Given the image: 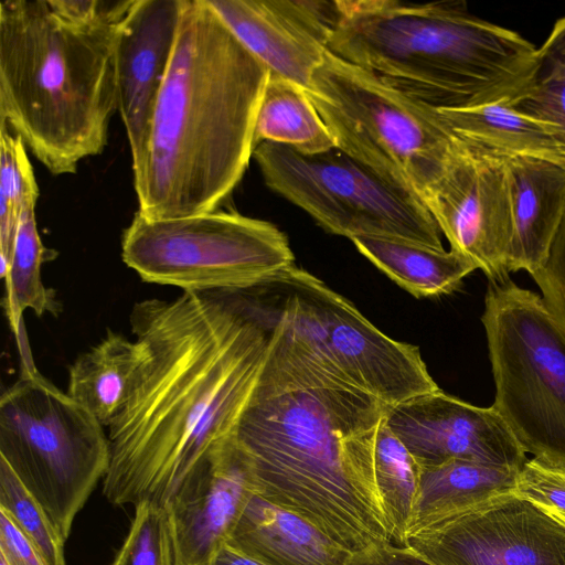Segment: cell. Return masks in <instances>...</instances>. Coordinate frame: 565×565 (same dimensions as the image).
I'll list each match as a JSON object with an SVG mask.
<instances>
[{
    "label": "cell",
    "instance_id": "7a4b0ae2",
    "mask_svg": "<svg viewBox=\"0 0 565 565\" xmlns=\"http://www.w3.org/2000/svg\"><path fill=\"white\" fill-rule=\"evenodd\" d=\"M264 365L233 437L256 493L352 554L392 543L374 476L387 406L301 348L271 315Z\"/></svg>",
    "mask_w": 565,
    "mask_h": 565
},
{
    "label": "cell",
    "instance_id": "484cf974",
    "mask_svg": "<svg viewBox=\"0 0 565 565\" xmlns=\"http://www.w3.org/2000/svg\"><path fill=\"white\" fill-rule=\"evenodd\" d=\"M503 99L514 110L557 128L565 138V17L535 50L526 76Z\"/></svg>",
    "mask_w": 565,
    "mask_h": 565
},
{
    "label": "cell",
    "instance_id": "30bf717a",
    "mask_svg": "<svg viewBox=\"0 0 565 565\" xmlns=\"http://www.w3.org/2000/svg\"><path fill=\"white\" fill-rule=\"evenodd\" d=\"M266 284L281 296L267 310L344 382L386 406L439 388L416 345L384 334L313 275L294 265Z\"/></svg>",
    "mask_w": 565,
    "mask_h": 565
},
{
    "label": "cell",
    "instance_id": "e575fe53",
    "mask_svg": "<svg viewBox=\"0 0 565 565\" xmlns=\"http://www.w3.org/2000/svg\"><path fill=\"white\" fill-rule=\"evenodd\" d=\"M345 565H435L408 546L393 543L372 546L354 553Z\"/></svg>",
    "mask_w": 565,
    "mask_h": 565
},
{
    "label": "cell",
    "instance_id": "5b68a950",
    "mask_svg": "<svg viewBox=\"0 0 565 565\" xmlns=\"http://www.w3.org/2000/svg\"><path fill=\"white\" fill-rule=\"evenodd\" d=\"M339 7L328 51L435 109L508 97L536 50L469 13L462 1L339 0Z\"/></svg>",
    "mask_w": 565,
    "mask_h": 565
},
{
    "label": "cell",
    "instance_id": "277c9868",
    "mask_svg": "<svg viewBox=\"0 0 565 565\" xmlns=\"http://www.w3.org/2000/svg\"><path fill=\"white\" fill-rule=\"evenodd\" d=\"M117 31L71 23L47 0L0 3V124L54 175L107 145Z\"/></svg>",
    "mask_w": 565,
    "mask_h": 565
},
{
    "label": "cell",
    "instance_id": "ba28073f",
    "mask_svg": "<svg viewBox=\"0 0 565 565\" xmlns=\"http://www.w3.org/2000/svg\"><path fill=\"white\" fill-rule=\"evenodd\" d=\"M495 386L491 407L523 451L565 471V331L542 297L489 282L481 317Z\"/></svg>",
    "mask_w": 565,
    "mask_h": 565
},
{
    "label": "cell",
    "instance_id": "8992f818",
    "mask_svg": "<svg viewBox=\"0 0 565 565\" xmlns=\"http://www.w3.org/2000/svg\"><path fill=\"white\" fill-rule=\"evenodd\" d=\"M307 92L339 149L423 202L458 139L435 108L329 51Z\"/></svg>",
    "mask_w": 565,
    "mask_h": 565
},
{
    "label": "cell",
    "instance_id": "836d02e7",
    "mask_svg": "<svg viewBox=\"0 0 565 565\" xmlns=\"http://www.w3.org/2000/svg\"><path fill=\"white\" fill-rule=\"evenodd\" d=\"M0 556L8 565H47L19 527L0 510Z\"/></svg>",
    "mask_w": 565,
    "mask_h": 565
},
{
    "label": "cell",
    "instance_id": "4316f807",
    "mask_svg": "<svg viewBox=\"0 0 565 565\" xmlns=\"http://www.w3.org/2000/svg\"><path fill=\"white\" fill-rule=\"evenodd\" d=\"M419 466L382 418L374 445V476L392 543L405 546L419 483Z\"/></svg>",
    "mask_w": 565,
    "mask_h": 565
},
{
    "label": "cell",
    "instance_id": "4dcf8cb0",
    "mask_svg": "<svg viewBox=\"0 0 565 565\" xmlns=\"http://www.w3.org/2000/svg\"><path fill=\"white\" fill-rule=\"evenodd\" d=\"M513 493L540 507L565 524V471L536 459L519 470Z\"/></svg>",
    "mask_w": 565,
    "mask_h": 565
},
{
    "label": "cell",
    "instance_id": "d6986e66",
    "mask_svg": "<svg viewBox=\"0 0 565 565\" xmlns=\"http://www.w3.org/2000/svg\"><path fill=\"white\" fill-rule=\"evenodd\" d=\"M227 542L267 565H345L352 555L301 515L257 493Z\"/></svg>",
    "mask_w": 565,
    "mask_h": 565
},
{
    "label": "cell",
    "instance_id": "7c38bea8",
    "mask_svg": "<svg viewBox=\"0 0 565 565\" xmlns=\"http://www.w3.org/2000/svg\"><path fill=\"white\" fill-rule=\"evenodd\" d=\"M423 202L450 249L470 259L490 281L508 279L512 212L500 154L458 137L444 173Z\"/></svg>",
    "mask_w": 565,
    "mask_h": 565
},
{
    "label": "cell",
    "instance_id": "2e32d148",
    "mask_svg": "<svg viewBox=\"0 0 565 565\" xmlns=\"http://www.w3.org/2000/svg\"><path fill=\"white\" fill-rule=\"evenodd\" d=\"M270 73L306 90L340 20L339 0H207Z\"/></svg>",
    "mask_w": 565,
    "mask_h": 565
},
{
    "label": "cell",
    "instance_id": "d590c367",
    "mask_svg": "<svg viewBox=\"0 0 565 565\" xmlns=\"http://www.w3.org/2000/svg\"><path fill=\"white\" fill-rule=\"evenodd\" d=\"M210 565H267L258 558L225 542L214 555Z\"/></svg>",
    "mask_w": 565,
    "mask_h": 565
},
{
    "label": "cell",
    "instance_id": "52a82bcc",
    "mask_svg": "<svg viewBox=\"0 0 565 565\" xmlns=\"http://www.w3.org/2000/svg\"><path fill=\"white\" fill-rule=\"evenodd\" d=\"M0 458L66 541L108 470L110 444L89 412L35 367L23 369L0 398Z\"/></svg>",
    "mask_w": 565,
    "mask_h": 565
},
{
    "label": "cell",
    "instance_id": "83f0119b",
    "mask_svg": "<svg viewBox=\"0 0 565 565\" xmlns=\"http://www.w3.org/2000/svg\"><path fill=\"white\" fill-rule=\"evenodd\" d=\"M39 189L25 145L7 125L0 124V254L2 270L12 253L25 202L38 201Z\"/></svg>",
    "mask_w": 565,
    "mask_h": 565
},
{
    "label": "cell",
    "instance_id": "8d00e7d4",
    "mask_svg": "<svg viewBox=\"0 0 565 565\" xmlns=\"http://www.w3.org/2000/svg\"><path fill=\"white\" fill-rule=\"evenodd\" d=\"M0 565H8L7 561L0 556Z\"/></svg>",
    "mask_w": 565,
    "mask_h": 565
},
{
    "label": "cell",
    "instance_id": "9a60e30c",
    "mask_svg": "<svg viewBox=\"0 0 565 565\" xmlns=\"http://www.w3.org/2000/svg\"><path fill=\"white\" fill-rule=\"evenodd\" d=\"M255 493L252 463L232 433L194 468L163 507L174 565H210Z\"/></svg>",
    "mask_w": 565,
    "mask_h": 565
},
{
    "label": "cell",
    "instance_id": "ffe728a7",
    "mask_svg": "<svg viewBox=\"0 0 565 565\" xmlns=\"http://www.w3.org/2000/svg\"><path fill=\"white\" fill-rule=\"evenodd\" d=\"M419 468L406 539L493 497L513 492L520 470L468 460Z\"/></svg>",
    "mask_w": 565,
    "mask_h": 565
},
{
    "label": "cell",
    "instance_id": "603a6c76",
    "mask_svg": "<svg viewBox=\"0 0 565 565\" xmlns=\"http://www.w3.org/2000/svg\"><path fill=\"white\" fill-rule=\"evenodd\" d=\"M351 241L374 266L416 298L450 294L478 269L452 249L446 252L390 237L363 236Z\"/></svg>",
    "mask_w": 565,
    "mask_h": 565
},
{
    "label": "cell",
    "instance_id": "f1b7e54d",
    "mask_svg": "<svg viewBox=\"0 0 565 565\" xmlns=\"http://www.w3.org/2000/svg\"><path fill=\"white\" fill-rule=\"evenodd\" d=\"M0 510L10 516L47 565H66L65 540L41 504L2 458H0Z\"/></svg>",
    "mask_w": 565,
    "mask_h": 565
},
{
    "label": "cell",
    "instance_id": "d4e9b609",
    "mask_svg": "<svg viewBox=\"0 0 565 565\" xmlns=\"http://www.w3.org/2000/svg\"><path fill=\"white\" fill-rule=\"evenodd\" d=\"M36 201L23 205L14 236L12 253L7 267L2 270L6 279V294L2 306L12 331L19 337L22 315L26 309L39 317L50 313L57 316L62 306L55 291L44 286L41 267L55 257L41 242L36 218Z\"/></svg>",
    "mask_w": 565,
    "mask_h": 565
},
{
    "label": "cell",
    "instance_id": "3957f363",
    "mask_svg": "<svg viewBox=\"0 0 565 565\" xmlns=\"http://www.w3.org/2000/svg\"><path fill=\"white\" fill-rule=\"evenodd\" d=\"M269 73L207 0H183L146 150L132 168L137 212L168 220L218 209L253 157Z\"/></svg>",
    "mask_w": 565,
    "mask_h": 565
},
{
    "label": "cell",
    "instance_id": "9c48e42d",
    "mask_svg": "<svg viewBox=\"0 0 565 565\" xmlns=\"http://www.w3.org/2000/svg\"><path fill=\"white\" fill-rule=\"evenodd\" d=\"M121 258L143 281L199 294L262 286L295 259L276 225L218 209L168 220L136 212L122 233Z\"/></svg>",
    "mask_w": 565,
    "mask_h": 565
},
{
    "label": "cell",
    "instance_id": "5bb4252c",
    "mask_svg": "<svg viewBox=\"0 0 565 565\" xmlns=\"http://www.w3.org/2000/svg\"><path fill=\"white\" fill-rule=\"evenodd\" d=\"M386 423L419 467L450 460L521 469L527 460L502 417L440 388L387 406Z\"/></svg>",
    "mask_w": 565,
    "mask_h": 565
},
{
    "label": "cell",
    "instance_id": "ac0fdd59",
    "mask_svg": "<svg viewBox=\"0 0 565 565\" xmlns=\"http://www.w3.org/2000/svg\"><path fill=\"white\" fill-rule=\"evenodd\" d=\"M501 157L512 212L507 269L532 276L544 262L565 215V166L529 157Z\"/></svg>",
    "mask_w": 565,
    "mask_h": 565
},
{
    "label": "cell",
    "instance_id": "44dd1931",
    "mask_svg": "<svg viewBox=\"0 0 565 565\" xmlns=\"http://www.w3.org/2000/svg\"><path fill=\"white\" fill-rule=\"evenodd\" d=\"M436 110L456 136L494 153L543 159L565 166L562 132L514 110L503 98L468 108Z\"/></svg>",
    "mask_w": 565,
    "mask_h": 565
},
{
    "label": "cell",
    "instance_id": "6da1fadb",
    "mask_svg": "<svg viewBox=\"0 0 565 565\" xmlns=\"http://www.w3.org/2000/svg\"><path fill=\"white\" fill-rule=\"evenodd\" d=\"M130 326L143 360L108 427L103 493L114 505L164 507L234 431L266 359L268 327L239 291L147 299L132 307Z\"/></svg>",
    "mask_w": 565,
    "mask_h": 565
},
{
    "label": "cell",
    "instance_id": "f546056e",
    "mask_svg": "<svg viewBox=\"0 0 565 565\" xmlns=\"http://www.w3.org/2000/svg\"><path fill=\"white\" fill-rule=\"evenodd\" d=\"M110 565H174L163 507L148 501L135 505L127 536Z\"/></svg>",
    "mask_w": 565,
    "mask_h": 565
},
{
    "label": "cell",
    "instance_id": "7402d4cb",
    "mask_svg": "<svg viewBox=\"0 0 565 565\" xmlns=\"http://www.w3.org/2000/svg\"><path fill=\"white\" fill-rule=\"evenodd\" d=\"M143 360L140 343L108 330L68 369L67 394L104 427L125 406Z\"/></svg>",
    "mask_w": 565,
    "mask_h": 565
},
{
    "label": "cell",
    "instance_id": "4fadbf2b",
    "mask_svg": "<svg viewBox=\"0 0 565 565\" xmlns=\"http://www.w3.org/2000/svg\"><path fill=\"white\" fill-rule=\"evenodd\" d=\"M435 565H565V524L513 492L406 539Z\"/></svg>",
    "mask_w": 565,
    "mask_h": 565
},
{
    "label": "cell",
    "instance_id": "d6a6232c",
    "mask_svg": "<svg viewBox=\"0 0 565 565\" xmlns=\"http://www.w3.org/2000/svg\"><path fill=\"white\" fill-rule=\"evenodd\" d=\"M62 19L90 29H118L136 0H47Z\"/></svg>",
    "mask_w": 565,
    "mask_h": 565
},
{
    "label": "cell",
    "instance_id": "cb8c5ba5",
    "mask_svg": "<svg viewBox=\"0 0 565 565\" xmlns=\"http://www.w3.org/2000/svg\"><path fill=\"white\" fill-rule=\"evenodd\" d=\"M263 142L288 146L307 154L337 147L308 92L273 73H269L255 120L254 149Z\"/></svg>",
    "mask_w": 565,
    "mask_h": 565
},
{
    "label": "cell",
    "instance_id": "8fae6325",
    "mask_svg": "<svg viewBox=\"0 0 565 565\" xmlns=\"http://www.w3.org/2000/svg\"><path fill=\"white\" fill-rule=\"evenodd\" d=\"M266 185L327 232L390 237L444 249L440 230L416 196L338 147L313 154L263 142L253 152Z\"/></svg>",
    "mask_w": 565,
    "mask_h": 565
},
{
    "label": "cell",
    "instance_id": "1f68e13d",
    "mask_svg": "<svg viewBox=\"0 0 565 565\" xmlns=\"http://www.w3.org/2000/svg\"><path fill=\"white\" fill-rule=\"evenodd\" d=\"M532 277L545 307L565 331V215L544 262Z\"/></svg>",
    "mask_w": 565,
    "mask_h": 565
},
{
    "label": "cell",
    "instance_id": "e0dca14e",
    "mask_svg": "<svg viewBox=\"0 0 565 565\" xmlns=\"http://www.w3.org/2000/svg\"><path fill=\"white\" fill-rule=\"evenodd\" d=\"M183 0H136L117 31V111L126 129L132 168L146 150L157 99L164 82Z\"/></svg>",
    "mask_w": 565,
    "mask_h": 565
}]
</instances>
